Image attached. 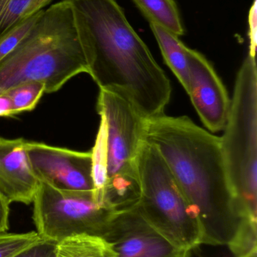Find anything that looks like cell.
I'll use <instances>...</instances> for the list:
<instances>
[{
    "label": "cell",
    "instance_id": "9",
    "mask_svg": "<svg viewBox=\"0 0 257 257\" xmlns=\"http://www.w3.org/2000/svg\"><path fill=\"white\" fill-rule=\"evenodd\" d=\"M104 238L118 257H190L160 232L137 206L121 211L110 223Z\"/></svg>",
    "mask_w": 257,
    "mask_h": 257
},
{
    "label": "cell",
    "instance_id": "8",
    "mask_svg": "<svg viewBox=\"0 0 257 257\" xmlns=\"http://www.w3.org/2000/svg\"><path fill=\"white\" fill-rule=\"evenodd\" d=\"M25 148L39 181L64 191L95 193L91 151L81 152L27 140Z\"/></svg>",
    "mask_w": 257,
    "mask_h": 257
},
{
    "label": "cell",
    "instance_id": "21",
    "mask_svg": "<svg viewBox=\"0 0 257 257\" xmlns=\"http://www.w3.org/2000/svg\"><path fill=\"white\" fill-rule=\"evenodd\" d=\"M57 242L42 240L13 257H55Z\"/></svg>",
    "mask_w": 257,
    "mask_h": 257
},
{
    "label": "cell",
    "instance_id": "18",
    "mask_svg": "<svg viewBox=\"0 0 257 257\" xmlns=\"http://www.w3.org/2000/svg\"><path fill=\"white\" fill-rule=\"evenodd\" d=\"M43 240L36 231L26 233L0 232V257H13Z\"/></svg>",
    "mask_w": 257,
    "mask_h": 257
},
{
    "label": "cell",
    "instance_id": "22",
    "mask_svg": "<svg viewBox=\"0 0 257 257\" xmlns=\"http://www.w3.org/2000/svg\"><path fill=\"white\" fill-rule=\"evenodd\" d=\"M250 52L249 54L256 55V0H254L253 7L250 9Z\"/></svg>",
    "mask_w": 257,
    "mask_h": 257
},
{
    "label": "cell",
    "instance_id": "17",
    "mask_svg": "<svg viewBox=\"0 0 257 257\" xmlns=\"http://www.w3.org/2000/svg\"><path fill=\"white\" fill-rule=\"evenodd\" d=\"M4 93L10 98L13 105L14 115H16L36 108L45 93V85L40 81H25L11 87Z\"/></svg>",
    "mask_w": 257,
    "mask_h": 257
},
{
    "label": "cell",
    "instance_id": "20",
    "mask_svg": "<svg viewBox=\"0 0 257 257\" xmlns=\"http://www.w3.org/2000/svg\"><path fill=\"white\" fill-rule=\"evenodd\" d=\"M42 12V11H41ZM33 15L31 18L23 23L21 25L18 26L15 30L11 32L6 37L3 38L0 41V63L2 60H4L12 51L16 45L21 42V39L24 37L27 32L33 27L35 21L37 19L39 13Z\"/></svg>",
    "mask_w": 257,
    "mask_h": 257
},
{
    "label": "cell",
    "instance_id": "6",
    "mask_svg": "<svg viewBox=\"0 0 257 257\" xmlns=\"http://www.w3.org/2000/svg\"><path fill=\"white\" fill-rule=\"evenodd\" d=\"M97 111L107 130V181L104 190H140L137 157L145 140L147 118L125 93L100 89Z\"/></svg>",
    "mask_w": 257,
    "mask_h": 257
},
{
    "label": "cell",
    "instance_id": "23",
    "mask_svg": "<svg viewBox=\"0 0 257 257\" xmlns=\"http://www.w3.org/2000/svg\"><path fill=\"white\" fill-rule=\"evenodd\" d=\"M9 201L0 193V232H7L9 229Z\"/></svg>",
    "mask_w": 257,
    "mask_h": 257
},
{
    "label": "cell",
    "instance_id": "2",
    "mask_svg": "<svg viewBox=\"0 0 257 257\" xmlns=\"http://www.w3.org/2000/svg\"><path fill=\"white\" fill-rule=\"evenodd\" d=\"M73 12L89 72L100 89L125 93L147 119L164 114L170 80L117 0H65Z\"/></svg>",
    "mask_w": 257,
    "mask_h": 257
},
{
    "label": "cell",
    "instance_id": "10",
    "mask_svg": "<svg viewBox=\"0 0 257 257\" xmlns=\"http://www.w3.org/2000/svg\"><path fill=\"white\" fill-rule=\"evenodd\" d=\"M187 93L205 127L211 133L224 130L231 100L223 81L205 56L188 48Z\"/></svg>",
    "mask_w": 257,
    "mask_h": 257
},
{
    "label": "cell",
    "instance_id": "25",
    "mask_svg": "<svg viewBox=\"0 0 257 257\" xmlns=\"http://www.w3.org/2000/svg\"><path fill=\"white\" fill-rule=\"evenodd\" d=\"M240 257H257V250H253V251L250 252V253H247V254L244 255V256Z\"/></svg>",
    "mask_w": 257,
    "mask_h": 257
},
{
    "label": "cell",
    "instance_id": "12",
    "mask_svg": "<svg viewBox=\"0 0 257 257\" xmlns=\"http://www.w3.org/2000/svg\"><path fill=\"white\" fill-rule=\"evenodd\" d=\"M150 27L164 61L187 91L189 87L188 48L175 33L155 24H150Z\"/></svg>",
    "mask_w": 257,
    "mask_h": 257
},
{
    "label": "cell",
    "instance_id": "7",
    "mask_svg": "<svg viewBox=\"0 0 257 257\" xmlns=\"http://www.w3.org/2000/svg\"><path fill=\"white\" fill-rule=\"evenodd\" d=\"M33 203L36 232L55 242L84 234L104 238L118 214L98 202L93 193L64 191L42 181Z\"/></svg>",
    "mask_w": 257,
    "mask_h": 257
},
{
    "label": "cell",
    "instance_id": "1",
    "mask_svg": "<svg viewBox=\"0 0 257 257\" xmlns=\"http://www.w3.org/2000/svg\"><path fill=\"white\" fill-rule=\"evenodd\" d=\"M145 140L156 148L197 216L202 244L228 246L244 221L225 166L220 138L187 116L147 119Z\"/></svg>",
    "mask_w": 257,
    "mask_h": 257
},
{
    "label": "cell",
    "instance_id": "4",
    "mask_svg": "<svg viewBox=\"0 0 257 257\" xmlns=\"http://www.w3.org/2000/svg\"><path fill=\"white\" fill-rule=\"evenodd\" d=\"M220 146L244 220L257 223V69L249 54L236 80Z\"/></svg>",
    "mask_w": 257,
    "mask_h": 257
},
{
    "label": "cell",
    "instance_id": "3",
    "mask_svg": "<svg viewBox=\"0 0 257 257\" xmlns=\"http://www.w3.org/2000/svg\"><path fill=\"white\" fill-rule=\"evenodd\" d=\"M89 72L73 12L65 0L51 5L0 63V93L25 81H40L45 93Z\"/></svg>",
    "mask_w": 257,
    "mask_h": 257
},
{
    "label": "cell",
    "instance_id": "11",
    "mask_svg": "<svg viewBox=\"0 0 257 257\" xmlns=\"http://www.w3.org/2000/svg\"><path fill=\"white\" fill-rule=\"evenodd\" d=\"M27 140L0 137V193L9 201L33 203L40 181L29 160Z\"/></svg>",
    "mask_w": 257,
    "mask_h": 257
},
{
    "label": "cell",
    "instance_id": "5",
    "mask_svg": "<svg viewBox=\"0 0 257 257\" xmlns=\"http://www.w3.org/2000/svg\"><path fill=\"white\" fill-rule=\"evenodd\" d=\"M140 186L137 208L175 244L192 253L202 245L197 216L158 150L143 141L137 157Z\"/></svg>",
    "mask_w": 257,
    "mask_h": 257
},
{
    "label": "cell",
    "instance_id": "13",
    "mask_svg": "<svg viewBox=\"0 0 257 257\" xmlns=\"http://www.w3.org/2000/svg\"><path fill=\"white\" fill-rule=\"evenodd\" d=\"M55 257H118L110 241L97 235H78L57 242Z\"/></svg>",
    "mask_w": 257,
    "mask_h": 257
},
{
    "label": "cell",
    "instance_id": "16",
    "mask_svg": "<svg viewBox=\"0 0 257 257\" xmlns=\"http://www.w3.org/2000/svg\"><path fill=\"white\" fill-rule=\"evenodd\" d=\"M100 116L99 128L95 145L91 151L92 175L95 185L94 196L98 202L106 204L103 199V194L107 181V130L105 118L102 115Z\"/></svg>",
    "mask_w": 257,
    "mask_h": 257
},
{
    "label": "cell",
    "instance_id": "14",
    "mask_svg": "<svg viewBox=\"0 0 257 257\" xmlns=\"http://www.w3.org/2000/svg\"><path fill=\"white\" fill-rule=\"evenodd\" d=\"M53 0H0V41Z\"/></svg>",
    "mask_w": 257,
    "mask_h": 257
},
{
    "label": "cell",
    "instance_id": "15",
    "mask_svg": "<svg viewBox=\"0 0 257 257\" xmlns=\"http://www.w3.org/2000/svg\"><path fill=\"white\" fill-rule=\"evenodd\" d=\"M149 24L160 26L177 36L184 35V30L175 0H133Z\"/></svg>",
    "mask_w": 257,
    "mask_h": 257
},
{
    "label": "cell",
    "instance_id": "24",
    "mask_svg": "<svg viewBox=\"0 0 257 257\" xmlns=\"http://www.w3.org/2000/svg\"><path fill=\"white\" fill-rule=\"evenodd\" d=\"M14 115L13 105L8 95L0 93V117H12Z\"/></svg>",
    "mask_w": 257,
    "mask_h": 257
},
{
    "label": "cell",
    "instance_id": "19",
    "mask_svg": "<svg viewBox=\"0 0 257 257\" xmlns=\"http://www.w3.org/2000/svg\"><path fill=\"white\" fill-rule=\"evenodd\" d=\"M229 250L235 257L257 250V223L244 221L230 244Z\"/></svg>",
    "mask_w": 257,
    "mask_h": 257
}]
</instances>
